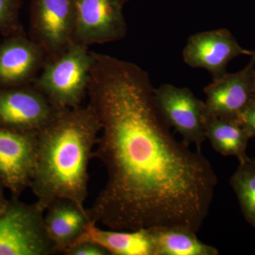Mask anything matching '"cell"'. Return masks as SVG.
<instances>
[{
	"label": "cell",
	"mask_w": 255,
	"mask_h": 255,
	"mask_svg": "<svg viewBox=\"0 0 255 255\" xmlns=\"http://www.w3.org/2000/svg\"><path fill=\"white\" fill-rule=\"evenodd\" d=\"M89 104L100 124L93 158L107 182L92 221L115 231L181 227L197 233L218 178L201 149L179 141L162 117L148 73L135 64L92 52Z\"/></svg>",
	"instance_id": "cell-1"
},
{
	"label": "cell",
	"mask_w": 255,
	"mask_h": 255,
	"mask_svg": "<svg viewBox=\"0 0 255 255\" xmlns=\"http://www.w3.org/2000/svg\"><path fill=\"white\" fill-rule=\"evenodd\" d=\"M100 124L89 105L60 109L36 133V164L30 188L46 211L52 202L68 199L85 207L88 168Z\"/></svg>",
	"instance_id": "cell-2"
},
{
	"label": "cell",
	"mask_w": 255,
	"mask_h": 255,
	"mask_svg": "<svg viewBox=\"0 0 255 255\" xmlns=\"http://www.w3.org/2000/svg\"><path fill=\"white\" fill-rule=\"evenodd\" d=\"M88 48L74 43L58 56L47 59L32 84L57 108L79 107L87 97L93 64Z\"/></svg>",
	"instance_id": "cell-3"
},
{
	"label": "cell",
	"mask_w": 255,
	"mask_h": 255,
	"mask_svg": "<svg viewBox=\"0 0 255 255\" xmlns=\"http://www.w3.org/2000/svg\"><path fill=\"white\" fill-rule=\"evenodd\" d=\"M45 210L27 205L16 197L0 214V255L59 254L47 234Z\"/></svg>",
	"instance_id": "cell-4"
},
{
	"label": "cell",
	"mask_w": 255,
	"mask_h": 255,
	"mask_svg": "<svg viewBox=\"0 0 255 255\" xmlns=\"http://www.w3.org/2000/svg\"><path fill=\"white\" fill-rule=\"evenodd\" d=\"M74 42L89 47L121 41L127 23L122 0H74Z\"/></svg>",
	"instance_id": "cell-5"
},
{
	"label": "cell",
	"mask_w": 255,
	"mask_h": 255,
	"mask_svg": "<svg viewBox=\"0 0 255 255\" xmlns=\"http://www.w3.org/2000/svg\"><path fill=\"white\" fill-rule=\"evenodd\" d=\"M59 110L33 85L0 88V128L36 133Z\"/></svg>",
	"instance_id": "cell-6"
},
{
	"label": "cell",
	"mask_w": 255,
	"mask_h": 255,
	"mask_svg": "<svg viewBox=\"0 0 255 255\" xmlns=\"http://www.w3.org/2000/svg\"><path fill=\"white\" fill-rule=\"evenodd\" d=\"M156 102L162 117L170 127L182 136L187 145L201 149L206 140L205 103L189 89L164 84L154 90Z\"/></svg>",
	"instance_id": "cell-7"
},
{
	"label": "cell",
	"mask_w": 255,
	"mask_h": 255,
	"mask_svg": "<svg viewBox=\"0 0 255 255\" xmlns=\"http://www.w3.org/2000/svg\"><path fill=\"white\" fill-rule=\"evenodd\" d=\"M74 27V0H32L31 38L44 50L47 59L75 43Z\"/></svg>",
	"instance_id": "cell-8"
},
{
	"label": "cell",
	"mask_w": 255,
	"mask_h": 255,
	"mask_svg": "<svg viewBox=\"0 0 255 255\" xmlns=\"http://www.w3.org/2000/svg\"><path fill=\"white\" fill-rule=\"evenodd\" d=\"M206 115L237 122L240 115L255 97V60L234 73L228 72L204 89Z\"/></svg>",
	"instance_id": "cell-9"
},
{
	"label": "cell",
	"mask_w": 255,
	"mask_h": 255,
	"mask_svg": "<svg viewBox=\"0 0 255 255\" xmlns=\"http://www.w3.org/2000/svg\"><path fill=\"white\" fill-rule=\"evenodd\" d=\"M253 50L245 49L229 30H211L189 37L183 50V60L191 68L208 70L213 79L227 73L230 61L240 55H253Z\"/></svg>",
	"instance_id": "cell-10"
},
{
	"label": "cell",
	"mask_w": 255,
	"mask_h": 255,
	"mask_svg": "<svg viewBox=\"0 0 255 255\" xmlns=\"http://www.w3.org/2000/svg\"><path fill=\"white\" fill-rule=\"evenodd\" d=\"M44 50L24 33L0 42V88L32 85L46 63Z\"/></svg>",
	"instance_id": "cell-11"
},
{
	"label": "cell",
	"mask_w": 255,
	"mask_h": 255,
	"mask_svg": "<svg viewBox=\"0 0 255 255\" xmlns=\"http://www.w3.org/2000/svg\"><path fill=\"white\" fill-rule=\"evenodd\" d=\"M36 133L0 128V179L14 197L30 187L36 164Z\"/></svg>",
	"instance_id": "cell-12"
},
{
	"label": "cell",
	"mask_w": 255,
	"mask_h": 255,
	"mask_svg": "<svg viewBox=\"0 0 255 255\" xmlns=\"http://www.w3.org/2000/svg\"><path fill=\"white\" fill-rule=\"evenodd\" d=\"M47 234L54 243L58 253L80 241L93 222L88 210L68 199L52 202L45 211Z\"/></svg>",
	"instance_id": "cell-13"
},
{
	"label": "cell",
	"mask_w": 255,
	"mask_h": 255,
	"mask_svg": "<svg viewBox=\"0 0 255 255\" xmlns=\"http://www.w3.org/2000/svg\"><path fill=\"white\" fill-rule=\"evenodd\" d=\"M82 241L98 243L112 255H155L150 229L102 230L92 223L78 243Z\"/></svg>",
	"instance_id": "cell-14"
},
{
	"label": "cell",
	"mask_w": 255,
	"mask_h": 255,
	"mask_svg": "<svg viewBox=\"0 0 255 255\" xmlns=\"http://www.w3.org/2000/svg\"><path fill=\"white\" fill-rule=\"evenodd\" d=\"M155 255H218L219 252L198 238L197 233L181 227L149 228Z\"/></svg>",
	"instance_id": "cell-15"
},
{
	"label": "cell",
	"mask_w": 255,
	"mask_h": 255,
	"mask_svg": "<svg viewBox=\"0 0 255 255\" xmlns=\"http://www.w3.org/2000/svg\"><path fill=\"white\" fill-rule=\"evenodd\" d=\"M205 133L213 148L221 155L235 156L239 161L248 158L251 137L238 122L207 116Z\"/></svg>",
	"instance_id": "cell-16"
},
{
	"label": "cell",
	"mask_w": 255,
	"mask_h": 255,
	"mask_svg": "<svg viewBox=\"0 0 255 255\" xmlns=\"http://www.w3.org/2000/svg\"><path fill=\"white\" fill-rule=\"evenodd\" d=\"M230 180L247 222L255 228V159L239 161Z\"/></svg>",
	"instance_id": "cell-17"
},
{
	"label": "cell",
	"mask_w": 255,
	"mask_h": 255,
	"mask_svg": "<svg viewBox=\"0 0 255 255\" xmlns=\"http://www.w3.org/2000/svg\"><path fill=\"white\" fill-rule=\"evenodd\" d=\"M21 0H0V36L23 33L19 21Z\"/></svg>",
	"instance_id": "cell-18"
},
{
	"label": "cell",
	"mask_w": 255,
	"mask_h": 255,
	"mask_svg": "<svg viewBox=\"0 0 255 255\" xmlns=\"http://www.w3.org/2000/svg\"><path fill=\"white\" fill-rule=\"evenodd\" d=\"M65 255H108L110 253L103 246L92 241H82L69 247L63 251Z\"/></svg>",
	"instance_id": "cell-19"
},
{
	"label": "cell",
	"mask_w": 255,
	"mask_h": 255,
	"mask_svg": "<svg viewBox=\"0 0 255 255\" xmlns=\"http://www.w3.org/2000/svg\"><path fill=\"white\" fill-rule=\"evenodd\" d=\"M237 122L251 138L255 137V97L242 112Z\"/></svg>",
	"instance_id": "cell-20"
},
{
	"label": "cell",
	"mask_w": 255,
	"mask_h": 255,
	"mask_svg": "<svg viewBox=\"0 0 255 255\" xmlns=\"http://www.w3.org/2000/svg\"><path fill=\"white\" fill-rule=\"evenodd\" d=\"M4 187V184L0 179V214L4 211L8 204V201H6V199H5L4 190H3V187Z\"/></svg>",
	"instance_id": "cell-21"
},
{
	"label": "cell",
	"mask_w": 255,
	"mask_h": 255,
	"mask_svg": "<svg viewBox=\"0 0 255 255\" xmlns=\"http://www.w3.org/2000/svg\"><path fill=\"white\" fill-rule=\"evenodd\" d=\"M253 57H254V58H255V51H253Z\"/></svg>",
	"instance_id": "cell-22"
},
{
	"label": "cell",
	"mask_w": 255,
	"mask_h": 255,
	"mask_svg": "<svg viewBox=\"0 0 255 255\" xmlns=\"http://www.w3.org/2000/svg\"><path fill=\"white\" fill-rule=\"evenodd\" d=\"M129 1V0H122L124 3L127 2V1Z\"/></svg>",
	"instance_id": "cell-23"
}]
</instances>
